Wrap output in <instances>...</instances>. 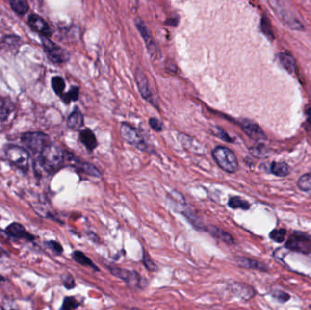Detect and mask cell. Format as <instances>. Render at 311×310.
<instances>
[{
	"mask_svg": "<svg viewBox=\"0 0 311 310\" xmlns=\"http://www.w3.org/2000/svg\"><path fill=\"white\" fill-rule=\"evenodd\" d=\"M64 160V151L52 143L48 144L38 154V163L44 171L48 173H55L62 167Z\"/></svg>",
	"mask_w": 311,
	"mask_h": 310,
	"instance_id": "cell-1",
	"label": "cell"
},
{
	"mask_svg": "<svg viewBox=\"0 0 311 310\" xmlns=\"http://www.w3.org/2000/svg\"><path fill=\"white\" fill-rule=\"evenodd\" d=\"M280 19L290 28L295 30H303L304 26L297 16L289 9L284 0H267Z\"/></svg>",
	"mask_w": 311,
	"mask_h": 310,
	"instance_id": "cell-2",
	"label": "cell"
},
{
	"mask_svg": "<svg viewBox=\"0 0 311 310\" xmlns=\"http://www.w3.org/2000/svg\"><path fill=\"white\" fill-rule=\"evenodd\" d=\"M212 156L218 167L228 173H234L238 169V161L235 153L226 147L218 146L213 149Z\"/></svg>",
	"mask_w": 311,
	"mask_h": 310,
	"instance_id": "cell-3",
	"label": "cell"
},
{
	"mask_svg": "<svg viewBox=\"0 0 311 310\" xmlns=\"http://www.w3.org/2000/svg\"><path fill=\"white\" fill-rule=\"evenodd\" d=\"M6 159L14 167L26 173L29 168V153L25 149L16 146L8 145L5 148Z\"/></svg>",
	"mask_w": 311,
	"mask_h": 310,
	"instance_id": "cell-4",
	"label": "cell"
},
{
	"mask_svg": "<svg viewBox=\"0 0 311 310\" xmlns=\"http://www.w3.org/2000/svg\"><path fill=\"white\" fill-rule=\"evenodd\" d=\"M21 141L26 149L30 150L33 154H39L44 148L50 144V139L47 134L43 132H27L22 135Z\"/></svg>",
	"mask_w": 311,
	"mask_h": 310,
	"instance_id": "cell-5",
	"label": "cell"
},
{
	"mask_svg": "<svg viewBox=\"0 0 311 310\" xmlns=\"http://www.w3.org/2000/svg\"><path fill=\"white\" fill-rule=\"evenodd\" d=\"M135 24L139 34L141 35V37H143L144 42L146 44V48L149 55L153 60H156L160 56V51L154 40V37L152 36L150 28L145 24L143 19L140 18L135 19Z\"/></svg>",
	"mask_w": 311,
	"mask_h": 310,
	"instance_id": "cell-6",
	"label": "cell"
},
{
	"mask_svg": "<svg viewBox=\"0 0 311 310\" xmlns=\"http://www.w3.org/2000/svg\"><path fill=\"white\" fill-rule=\"evenodd\" d=\"M41 41L43 44L44 50L52 62L61 64L69 61V54L67 50L52 42L48 37L42 36Z\"/></svg>",
	"mask_w": 311,
	"mask_h": 310,
	"instance_id": "cell-7",
	"label": "cell"
},
{
	"mask_svg": "<svg viewBox=\"0 0 311 310\" xmlns=\"http://www.w3.org/2000/svg\"><path fill=\"white\" fill-rule=\"evenodd\" d=\"M285 247L295 252L310 254L311 253V236L304 233L294 232L286 242Z\"/></svg>",
	"mask_w": 311,
	"mask_h": 310,
	"instance_id": "cell-8",
	"label": "cell"
},
{
	"mask_svg": "<svg viewBox=\"0 0 311 310\" xmlns=\"http://www.w3.org/2000/svg\"><path fill=\"white\" fill-rule=\"evenodd\" d=\"M119 132L125 141L133 146L134 148L142 151L147 149V144L145 142L143 137L136 129L131 127L130 125L123 123L120 127Z\"/></svg>",
	"mask_w": 311,
	"mask_h": 310,
	"instance_id": "cell-9",
	"label": "cell"
},
{
	"mask_svg": "<svg viewBox=\"0 0 311 310\" xmlns=\"http://www.w3.org/2000/svg\"><path fill=\"white\" fill-rule=\"evenodd\" d=\"M178 139L184 149L193 154L204 155L207 152L206 147L202 143L199 142L194 137H189L188 135L180 133L178 136Z\"/></svg>",
	"mask_w": 311,
	"mask_h": 310,
	"instance_id": "cell-10",
	"label": "cell"
},
{
	"mask_svg": "<svg viewBox=\"0 0 311 310\" xmlns=\"http://www.w3.org/2000/svg\"><path fill=\"white\" fill-rule=\"evenodd\" d=\"M239 126H240L241 129L244 131V133L254 140L260 141V140H265L267 138L264 132L259 128V126L256 124L251 120L241 119L239 121Z\"/></svg>",
	"mask_w": 311,
	"mask_h": 310,
	"instance_id": "cell-11",
	"label": "cell"
},
{
	"mask_svg": "<svg viewBox=\"0 0 311 310\" xmlns=\"http://www.w3.org/2000/svg\"><path fill=\"white\" fill-rule=\"evenodd\" d=\"M135 78H136L139 93L141 94L144 100H148L151 104L155 105L154 101H153V95L150 90L149 80L141 69H137L136 74H135Z\"/></svg>",
	"mask_w": 311,
	"mask_h": 310,
	"instance_id": "cell-12",
	"label": "cell"
},
{
	"mask_svg": "<svg viewBox=\"0 0 311 310\" xmlns=\"http://www.w3.org/2000/svg\"><path fill=\"white\" fill-rule=\"evenodd\" d=\"M108 269L113 276L117 277L118 279H123L131 285H139L141 282V278L136 271H130L128 269L114 267V266L108 267Z\"/></svg>",
	"mask_w": 311,
	"mask_h": 310,
	"instance_id": "cell-13",
	"label": "cell"
},
{
	"mask_svg": "<svg viewBox=\"0 0 311 310\" xmlns=\"http://www.w3.org/2000/svg\"><path fill=\"white\" fill-rule=\"evenodd\" d=\"M6 233L8 236L17 239H25L27 241H33L36 239V236L27 232L23 225L17 222L8 225L6 227Z\"/></svg>",
	"mask_w": 311,
	"mask_h": 310,
	"instance_id": "cell-14",
	"label": "cell"
},
{
	"mask_svg": "<svg viewBox=\"0 0 311 310\" xmlns=\"http://www.w3.org/2000/svg\"><path fill=\"white\" fill-rule=\"evenodd\" d=\"M28 25L34 31L38 32L45 37L51 36V30L48 23L38 15H31L28 18Z\"/></svg>",
	"mask_w": 311,
	"mask_h": 310,
	"instance_id": "cell-15",
	"label": "cell"
},
{
	"mask_svg": "<svg viewBox=\"0 0 311 310\" xmlns=\"http://www.w3.org/2000/svg\"><path fill=\"white\" fill-rule=\"evenodd\" d=\"M236 264L241 267H246V268H250V269H256V270H260V271H267L268 267L263 264L262 262L259 261L254 260V259H250L248 258H243V257H238L236 258Z\"/></svg>",
	"mask_w": 311,
	"mask_h": 310,
	"instance_id": "cell-16",
	"label": "cell"
},
{
	"mask_svg": "<svg viewBox=\"0 0 311 310\" xmlns=\"http://www.w3.org/2000/svg\"><path fill=\"white\" fill-rule=\"evenodd\" d=\"M206 231H207L211 236L218 238L219 240H221L222 242H224L226 244H229V245H233L235 241H234V238L232 237L231 234H229L228 232H226L223 230H220L215 226H208L206 228Z\"/></svg>",
	"mask_w": 311,
	"mask_h": 310,
	"instance_id": "cell-17",
	"label": "cell"
},
{
	"mask_svg": "<svg viewBox=\"0 0 311 310\" xmlns=\"http://www.w3.org/2000/svg\"><path fill=\"white\" fill-rule=\"evenodd\" d=\"M79 139H80L81 143L87 148L88 151H93L94 149H96L98 146V141L95 137V134L89 129L81 131Z\"/></svg>",
	"mask_w": 311,
	"mask_h": 310,
	"instance_id": "cell-18",
	"label": "cell"
},
{
	"mask_svg": "<svg viewBox=\"0 0 311 310\" xmlns=\"http://www.w3.org/2000/svg\"><path fill=\"white\" fill-rule=\"evenodd\" d=\"M67 124L72 130H78L82 128L84 124V118L82 113L78 108L69 115Z\"/></svg>",
	"mask_w": 311,
	"mask_h": 310,
	"instance_id": "cell-19",
	"label": "cell"
},
{
	"mask_svg": "<svg viewBox=\"0 0 311 310\" xmlns=\"http://www.w3.org/2000/svg\"><path fill=\"white\" fill-rule=\"evenodd\" d=\"M270 172L277 177L283 178L290 173V168L285 162H273L270 166Z\"/></svg>",
	"mask_w": 311,
	"mask_h": 310,
	"instance_id": "cell-20",
	"label": "cell"
},
{
	"mask_svg": "<svg viewBox=\"0 0 311 310\" xmlns=\"http://www.w3.org/2000/svg\"><path fill=\"white\" fill-rule=\"evenodd\" d=\"M280 61L287 72L293 73L296 70V60L289 53H281L280 55Z\"/></svg>",
	"mask_w": 311,
	"mask_h": 310,
	"instance_id": "cell-21",
	"label": "cell"
},
{
	"mask_svg": "<svg viewBox=\"0 0 311 310\" xmlns=\"http://www.w3.org/2000/svg\"><path fill=\"white\" fill-rule=\"evenodd\" d=\"M72 257H73V259H74L76 262H78V264H80L82 266L92 267L95 270L99 271V268L94 264L93 261L91 260L89 258H87V256L84 254L83 252H81V251H75V252L72 254Z\"/></svg>",
	"mask_w": 311,
	"mask_h": 310,
	"instance_id": "cell-22",
	"label": "cell"
},
{
	"mask_svg": "<svg viewBox=\"0 0 311 310\" xmlns=\"http://www.w3.org/2000/svg\"><path fill=\"white\" fill-rule=\"evenodd\" d=\"M13 10L19 16H23L28 11L29 6L26 0H9Z\"/></svg>",
	"mask_w": 311,
	"mask_h": 310,
	"instance_id": "cell-23",
	"label": "cell"
},
{
	"mask_svg": "<svg viewBox=\"0 0 311 310\" xmlns=\"http://www.w3.org/2000/svg\"><path fill=\"white\" fill-rule=\"evenodd\" d=\"M229 206L233 209L240 208L243 210H249L250 208V204L245 199H241L239 197H232L229 200Z\"/></svg>",
	"mask_w": 311,
	"mask_h": 310,
	"instance_id": "cell-24",
	"label": "cell"
},
{
	"mask_svg": "<svg viewBox=\"0 0 311 310\" xmlns=\"http://www.w3.org/2000/svg\"><path fill=\"white\" fill-rule=\"evenodd\" d=\"M13 105L7 100L0 98V121H4L13 111Z\"/></svg>",
	"mask_w": 311,
	"mask_h": 310,
	"instance_id": "cell-25",
	"label": "cell"
},
{
	"mask_svg": "<svg viewBox=\"0 0 311 310\" xmlns=\"http://www.w3.org/2000/svg\"><path fill=\"white\" fill-rule=\"evenodd\" d=\"M51 86L52 88L54 90V92L57 95V96H62L63 92H64V89L66 87V84H65V81L61 77H54L51 80Z\"/></svg>",
	"mask_w": 311,
	"mask_h": 310,
	"instance_id": "cell-26",
	"label": "cell"
},
{
	"mask_svg": "<svg viewBox=\"0 0 311 310\" xmlns=\"http://www.w3.org/2000/svg\"><path fill=\"white\" fill-rule=\"evenodd\" d=\"M78 167V169L81 170L82 172L87 174V175H89V176L96 177V178L101 176L100 170L96 168V167H94L93 165H91V164H88V163H81Z\"/></svg>",
	"mask_w": 311,
	"mask_h": 310,
	"instance_id": "cell-27",
	"label": "cell"
},
{
	"mask_svg": "<svg viewBox=\"0 0 311 310\" xmlns=\"http://www.w3.org/2000/svg\"><path fill=\"white\" fill-rule=\"evenodd\" d=\"M78 96H79V89L78 87H72L69 92L65 95H62V100L64 103L69 104L71 101H76L78 100Z\"/></svg>",
	"mask_w": 311,
	"mask_h": 310,
	"instance_id": "cell-28",
	"label": "cell"
},
{
	"mask_svg": "<svg viewBox=\"0 0 311 310\" xmlns=\"http://www.w3.org/2000/svg\"><path fill=\"white\" fill-rule=\"evenodd\" d=\"M80 303L73 297H68L65 298L63 301L62 307L61 310H76L79 307Z\"/></svg>",
	"mask_w": 311,
	"mask_h": 310,
	"instance_id": "cell-29",
	"label": "cell"
},
{
	"mask_svg": "<svg viewBox=\"0 0 311 310\" xmlns=\"http://www.w3.org/2000/svg\"><path fill=\"white\" fill-rule=\"evenodd\" d=\"M286 235V230L284 229H280V230H274L270 232L269 236L273 241L281 243L285 239Z\"/></svg>",
	"mask_w": 311,
	"mask_h": 310,
	"instance_id": "cell-30",
	"label": "cell"
},
{
	"mask_svg": "<svg viewBox=\"0 0 311 310\" xmlns=\"http://www.w3.org/2000/svg\"><path fill=\"white\" fill-rule=\"evenodd\" d=\"M261 29L262 32L269 37L271 40L273 39L274 35L273 32H272V28H271V25H270V22L267 18H263L261 20Z\"/></svg>",
	"mask_w": 311,
	"mask_h": 310,
	"instance_id": "cell-31",
	"label": "cell"
},
{
	"mask_svg": "<svg viewBox=\"0 0 311 310\" xmlns=\"http://www.w3.org/2000/svg\"><path fill=\"white\" fill-rule=\"evenodd\" d=\"M142 261H143V264L145 265V267H147L148 270H150L151 272H154L157 268H156V265L153 262V260L151 259L150 255L148 254L145 250L143 251V257H142Z\"/></svg>",
	"mask_w": 311,
	"mask_h": 310,
	"instance_id": "cell-32",
	"label": "cell"
},
{
	"mask_svg": "<svg viewBox=\"0 0 311 310\" xmlns=\"http://www.w3.org/2000/svg\"><path fill=\"white\" fill-rule=\"evenodd\" d=\"M63 285L67 289H72L75 287V280L70 274H64L61 277Z\"/></svg>",
	"mask_w": 311,
	"mask_h": 310,
	"instance_id": "cell-33",
	"label": "cell"
},
{
	"mask_svg": "<svg viewBox=\"0 0 311 310\" xmlns=\"http://www.w3.org/2000/svg\"><path fill=\"white\" fill-rule=\"evenodd\" d=\"M272 297L276 298L278 301H280L281 303H285L286 301L289 300L290 296L288 294H286L285 292L281 291V290H275L272 293Z\"/></svg>",
	"mask_w": 311,
	"mask_h": 310,
	"instance_id": "cell-34",
	"label": "cell"
},
{
	"mask_svg": "<svg viewBox=\"0 0 311 310\" xmlns=\"http://www.w3.org/2000/svg\"><path fill=\"white\" fill-rule=\"evenodd\" d=\"M46 245H47V247L50 248L52 251H54L56 254H62V246H61L58 242L50 240V241L46 242Z\"/></svg>",
	"mask_w": 311,
	"mask_h": 310,
	"instance_id": "cell-35",
	"label": "cell"
},
{
	"mask_svg": "<svg viewBox=\"0 0 311 310\" xmlns=\"http://www.w3.org/2000/svg\"><path fill=\"white\" fill-rule=\"evenodd\" d=\"M250 152H251L252 155H255L258 158H261V157H263L264 155L267 154V151H266V149H265L263 145H259L258 147L251 149Z\"/></svg>",
	"mask_w": 311,
	"mask_h": 310,
	"instance_id": "cell-36",
	"label": "cell"
},
{
	"mask_svg": "<svg viewBox=\"0 0 311 310\" xmlns=\"http://www.w3.org/2000/svg\"><path fill=\"white\" fill-rule=\"evenodd\" d=\"M149 123H150V126L153 130L160 132L163 129V124H162L161 121L159 119H157V118H150Z\"/></svg>",
	"mask_w": 311,
	"mask_h": 310,
	"instance_id": "cell-37",
	"label": "cell"
},
{
	"mask_svg": "<svg viewBox=\"0 0 311 310\" xmlns=\"http://www.w3.org/2000/svg\"><path fill=\"white\" fill-rule=\"evenodd\" d=\"M218 137L226 142H233V139L227 134V132L224 129H222L220 128L218 129Z\"/></svg>",
	"mask_w": 311,
	"mask_h": 310,
	"instance_id": "cell-38",
	"label": "cell"
},
{
	"mask_svg": "<svg viewBox=\"0 0 311 310\" xmlns=\"http://www.w3.org/2000/svg\"><path fill=\"white\" fill-rule=\"evenodd\" d=\"M306 114H307V119H308L309 123L311 124V108H309L306 112Z\"/></svg>",
	"mask_w": 311,
	"mask_h": 310,
	"instance_id": "cell-39",
	"label": "cell"
},
{
	"mask_svg": "<svg viewBox=\"0 0 311 310\" xmlns=\"http://www.w3.org/2000/svg\"><path fill=\"white\" fill-rule=\"evenodd\" d=\"M4 280H5V279H4L3 277H1V276H0V281H4Z\"/></svg>",
	"mask_w": 311,
	"mask_h": 310,
	"instance_id": "cell-40",
	"label": "cell"
},
{
	"mask_svg": "<svg viewBox=\"0 0 311 310\" xmlns=\"http://www.w3.org/2000/svg\"><path fill=\"white\" fill-rule=\"evenodd\" d=\"M308 192L311 193V186H310V189H309V191H308Z\"/></svg>",
	"mask_w": 311,
	"mask_h": 310,
	"instance_id": "cell-41",
	"label": "cell"
},
{
	"mask_svg": "<svg viewBox=\"0 0 311 310\" xmlns=\"http://www.w3.org/2000/svg\"><path fill=\"white\" fill-rule=\"evenodd\" d=\"M308 176H309V177H310V178H311V173L308 174Z\"/></svg>",
	"mask_w": 311,
	"mask_h": 310,
	"instance_id": "cell-42",
	"label": "cell"
}]
</instances>
